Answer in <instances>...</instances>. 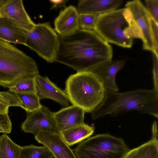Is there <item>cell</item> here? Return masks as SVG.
I'll list each match as a JSON object with an SVG mask.
<instances>
[{
	"label": "cell",
	"instance_id": "cell-1",
	"mask_svg": "<svg viewBox=\"0 0 158 158\" xmlns=\"http://www.w3.org/2000/svg\"><path fill=\"white\" fill-rule=\"evenodd\" d=\"M113 55L111 46L94 30L79 29L70 35H59L55 61L81 72L112 60Z\"/></svg>",
	"mask_w": 158,
	"mask_h": 158
},
{
	"label": "cell",
	"instance_id": "cell-2",
	"mask_svg": "<svg viewBox=\"0 0 158 158\" xmlns=\"http://www.w3.org/2000/svg\"><path fill=\"white\" fill-rule=\"evenodd\" d=\"M137 111L158 117V92L153 89H140L118 93L106 90L101 102L91 112L95 120L107 115H117Z\"/></svg>",
	"mask_w": 158,
	"mask_h": 158
},
{
	"label": "cell",
	"instance_id": "cell-3",
	"mask_svg": "<svg viewBox=\"0 0 158 158\" xmlns=\"http://www.w3.org/2000/svg\"><path fill=\"white\" fill-rule=\"evenodd\" d=\"M94 30L108 43L131 48L134 38L142 39L141 34L127 8L98 15Z\"/></svg>",
	"mask_w": 158,
	"mask_h": 158
},
{
	"label": "cell",
	"instance_id": "cell-4",
	"mask_svg": "<svg viewBox=\"0 0 158 158\" xmlns=\"http://www.w3.org/2000/svg\"><path fill=\"white\" fill-rule=\"evenodd\" d=\"M39 73L35 60L10 43L0 40V86L9 89Z\"/></svg>",
	"mask_w": 158,
	"mask_h": 158
},
{
	"label": "cell",
	"instance_id": "cell-5",
	"mask_svg": "<svg viewBox=\"0 0 158 158\" xmlns=\"http://www.w3.org/2000/svg\"><path fill=\"white\" fill-rule=\"evenodd\" d=\"M105 90L99 79L86 71L70 75L66 81L64 91L73 105L91 113L103 100Z\"/></svg>",
	"mask_w": 158,
	"mask_h": 158
},
{
	"label": "cell",
	"instance_id": "cell-6",
	"mask_svg": "<svg viewBox=\"0 0 158 158\" xmlns=\"http://www.w3.org/2000/svg\"><path fill=\"white\" fill-rule=\"evenodd\" d=\"M129 150L122 138L106 133L82 141L73 151L76 158H123Z\"/></svg>",
	"mask_w": 158,
	"mask_h": 158
},
{
	"label": "cell",
	"instance_id": "cell-7",
	"mask_svg": "<svg viewBox=\"0 0 158 158\" xmlns=\"http://www.w3.org/2000/svg\"><path fill=\"white\" fill-rule=\"evenodd\" d=\"M59 43V35L49 22L35 24L28 33L25 46L48 62L55 61Z\"/></svg>",
	"mask_w": 158,
	"mask_h": 158
},
{
	"label": "cell",
	"instance_id": "cell-8",
	"mask_svg": "<svg viewBox=\"0 0 158 158\" xmlns=\"http://www.w3.org/2000/svg\"><path fill=\"white\" fill-rule=\"evenodd\" d=\"M22 130L35 135L43 132L59 133L53 115V112L42 106L38 110L27 112V117L22 124Z\"/></svg>",
	"mask_w": 158,
	"mask_h": 158
},
{
	"label": "cell",
	"instance_id": "cell-9",
	"mask_svg": "<svg viewBox=\"0 0 158 158\" xmlns=\"http://www.w3.org/2000/svg\"><path fill=\"white\" fill-rule=\"evenodd\" d=\"M125 6L126 8L130 10L133 20L141 34L143 49L153 51V46L149 23L150 16L145 6L139 0L128 1Z\"/></svg>",
	"mask_w": 158,
	"mask_h": 158
},
{
	"label": "cell",
	"instance_id": "cell-10",
	"mask_svg": "<svg viewBox=\"0 0 158 158\" xmlns=\"http://www.w3.org/2000/svg\"><path fill=\"white\" fill-rule=\"evenodd\" d=\"M0 16L27 33L33 30L35 25L26 11L22 0H7L0 8Z\"/></svg>",
	"mask_w": 158,
	"mask_h": 158
},
{
	"label": "cell",
	"instance_id": "cell-11",
	"mask_svg": "<svg viewBox=\"0 0 158 158\" xmlns=\"http://www.w3.org/2000/svg\"><path fill=\"white\" fill-rule=\"evenodd\" d=\"M125 64L124 60H109L99 63L88 71L101 81L106 90L118 92L115 77Z\"/></svg>",
	"mask_w": 158,
	"mask_h": 158
},
{
	"label": "cell",
	"instance_id": "cell-12",
	"mask_svg": "<svg viewBox=\"0 0 158 158\" xmlns=\"http://www.w3.org/2000/svg\"><path fill=\"white\" fill-rule=\"evenodd\" d=\"M35 138L50 151L54 158H76L73 151L65 143L59 133L41 132L35 135Z\"/></svg>",
	"mask_w": 158,
	"mask_h": 158
},
{
	"label": "cell",
	"instance_id": "cell-13",
	"mask_svg": "<svg viewBox=\"0 0 158 158\" xmlns=\"http://www.w3.org/2000/svg\"><path fill=\"white\" fill-rule=\"evenodd\" d=\"M37 94L40 100L48 98L62 106L69 105L68 96L64 91L59 88L47 76L39 74L35 77Z\"/></svg>",
	"mask_w": 158,
	"mask_h": 158
},
{
	"label": "cell",
	"instance_id": "cell-14",
	"mask_svg": "<svg viewBox=\"0 0 158 158\" xmlns=\"http://www.w3.org/2000/svg\"><path fill=\"white\" fill-rule=\"evenodd\" d=\"M79 14L77 8L72 5L60 11L54 21V30L59 35L67 36L79 29Z\"/></svg>",
	"mask_w": 158,
	"mask_h": 158
},
{
	"label": "cell",
	"instance_id": "cell-15",
	"mask_svg": "<svg viewBox=\"0 0 158 158\" xmlns=\"http://www.w3.org/2000/svg\"><path fill=\"white\" fill-rule=\"evenodd\" d=\"M85 113L82 109L73 105L53 112L54 117L60 133L84 123Z\"/></svg>",
	"mask_w": 158,
	"mask_h": 158
},
{
	"label": "cell",
	"instance_id": "cell-16",
	"mask_svg": "<svg viewBox=\"0 0 158 158\" xmlns=\"http://www.w3.org/2000/svg\"><path fill=\"white\" fill-rule=\"evenodd\" d=\"M123 2L121 0H80L77 9L79 14L99 15L117 9Z\"/></svg>",
	"mask_w": 158,
	"mask_h": 158
},
{
	"label": "cell",
	"instance_id": "cell-17",
	"mask_svg": "<svg viewBox=\"0 0 158 158\" xmlns=\"http://www.w3.org/2000/svg\"><path fill=\"white\" fill-rule=\"evenodd\" d=\"M27 32L0 16V40L25 45Z\"/></svg>",
	"mask_w": 158,
	"mask_h": 158
},
{
	"label": "cell",
	"instance_id": "cell-18",
	"mask_svg": "<svg viewBox=\"0 0 158 158\" xmlns=\"http://www.w3.org/2000/svg\"><path fill=\"white\" fill-rule=\"evenodd\" d=\"M94 127L85 123L60 132L61 137L69 146H72L92 135Z\"/></svg>",
	"mask_w": 158,
	"mask_h": 158
},
{
	"label": "cell",
	"instance_id": "cell-19",
	"mask_svg": "<svg viewBox=\"0 0 158 158\" xmlns=\"http://www.w3.org/2000/svg\"><path fill=\"white\" fill-rule=\"evenodd\" d=\"M135 158H158L157 133H152L150 140L136 148Z\"/></svg>",
	"mask_w": 158,
	"mask_h": 158
},
{
	"label": "cell",
	"instance_id": "cell-20",
	"mask_svg": "<svg viewBox=\"0 0 158 158\" xmlns=\"http://www.w3.org/2000/svg\"><path fill=\"white\" fill-rule=\"evenodd\" d=\"M21 148L6 134L0 136V158H19Z\"/></svg>",
	"mask_w": 158,
	"mask_h": 158
},
{
	"label": "cell",
	"instance_id": "cell-21",
	"mask_svg": "<svg viewBox=\"0 0 158 158\" xmlns=\"http://www.w3.org/2000/svg\"><path fill=\"white\" fill-rule=\"evenodd\" d=\"M19 158H54V156L46 146H36L31 144L21 146Z\"/></svg>",
	"mask_w": 158,
	"mask_h": 158
},
{
	"label": "cell",
	"instance_id": "cell-22",
	"mask_svg": "<svg viewBox=\"0 0 158 158\" xmlns=\"http://www.w3.org/2000/svg\"><path fill=\"white\" fill-rule=\"evenodd\" d=\"M18 98L21 107L27 112H31L40 108L42 105L37 94L33 93H14Z\"/></svg>",
	"mask_w": 158,
	"mask_h": 158
},
{
	"label": "cell",
	"instance_id": "cell-23",
	"mask_svg": "<svg viewBox=\"0 0 158 158\" xmlns=\"http://www.w3.org/2000/svg\"><path fill=\"white\" fill-rule=\"evenodd\" d=\"M10 92L14 93L37 94L35 77L24 78L9 88Z\"/></svg>",
	"mask_w": 158,
	"mask_h": 158
},
{
	"label": "cell",
	"instance_id": "cell-24",
	"mask_svg": "<svg viewBox=\"0 0 158 158\" xmlns=\"http://www.w3.org/2000/svg\"><path fill=\"white\" fill-rule=\"evenodd\" d=\"M11 106L21 107V103L14 94L8 92L0 91V113H8Z\"/></svg>",
	"mask_w": 158,
	"mask_h": 158
},
{
	"label": "cell",
	"instance_id": "cell-25",
	"mask_svg": "<svg viewBox=\"0 0 158 158\" xmlns=\"http://www.w3.org/2000/svg\"><path fill=\"white\" fill-rule=\"evenodd\" d=\"M98 15L79 14V29L93 30Z\"/></svg>",
	"mask_w": 158,
	"mask_h": 158
},
{
	"label": "cell",
	"instance_id": "cell-26",
	"mask_svg": "<svg viewBox=\"0 0 158 158\" xmlns=\"http://www.w3.org/2000/svg\"><path fill=\"white\" fill-rule=\"evenodd\" d=\"M149 23L153 46L152 52L158 56V23L151 17L149 18Z\"/></svg>",
	"mask_w": 158,
	"mask_h": 158
},
{
	"label": "cell",
	"instance_id": "cell-27",
	"mask_svg": "<svg viewBox=\"0 0 158 158\" xmlns=\"http://www.w3.org/2000/svg\"><path fill=\"white\" fill-rule=\"evenodd\" d=\"M12 128V123L8 113H0V133L10 134Z\"/></svg>",
	"mask_w": 158,
	"mask_h": 158
},
{
	"label": "cell",
	"instance_id": "cell-28",
	"mask_svg": "<svg viewBox=\"0 0 158 158\" xmlns=\"http://www.w3.org/2000/svg\"><path fill=\"white\" fill-rule=\"evenodd\" d=\"M146 9L151 17L158 23V0H145Z\"/></svg>",
	"mask_w": 158,
	"mask_h": 158
},
{
	"label": "cell",
	"instance_id": "cell-29",
	"mask_svg": "<svg viewBox=\"0 0 158 158\" xmlns=\"http://www.w3.org/2000/svg\"><path fill=\"white\" fill-rule=\"evenodd\" d=\"M152 52L153 60V75L154 83L153 89L158 92V56L154 52Z\"/></svg>",
	"mask_w": 158,
	"mask_h": 158
},
{
	"label": "cell",
	"instance_id": "cell-30",
	"mask_svg": "<svg viewBox=\"0 0 158 158\" xmlns=\"http://www.w3.org/2000/svg\"><path fill=\"white\" fill-rule=\"evenodd\" d=\"M67 0H50L49 1L52 5L51 10L58 8L63 7H65Z\"/></svg>",
	"mask_w": 158,
	"mask_h": 158
},
{
	"label": "cell",
	"instance_id": "cell-31",
	"mask_svg": "<svg viewBox=\"0 0 158 158\" xmlns=\"http://www.w3.org/2000/svg\"><path fill=\"white\" fill-rule=\"evenodd\" d=\"M136 148L130 150L123 158H135Z\"/></svg>",
	"mask_w": 158,
	"mask_h": 158
},
{
	"label": "cell",
	"instance_id": "cell-32",
	"mask_svg": "<svg viewBox=\"0 0 158 158\" xmlns=\"http://www.w3.org/2000/svg\"><path fill=\"white\" fill-rule=\"evenodd\" d=\"M7 0H0V8L5 3Z\"/></svg>",
	"mask_w": 158,
	"mask_h": 158
}]
</instances>
